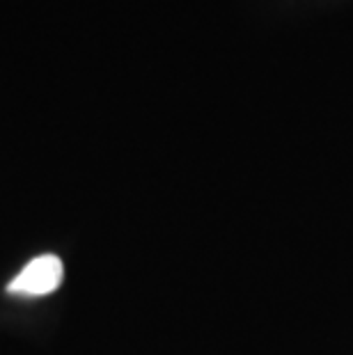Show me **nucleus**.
<instances>
[{
  "label": "nucleus",
  "mask_w": 353,
  "mask_h": 355,
  "mask_svg": "<svg viewBox=\"0 0 353 355\" xmlns=\"http://www.w3.org/2000/svg\"><path fill=\"white\" fill-rule=\"evenodd\" d=\"M64 268L55 254H42L28 263L7 286L10 293L19 296H49L62 284Z\"/></svg>",
  "instance_id": "nucleus-1"
}]
</instances>
